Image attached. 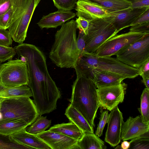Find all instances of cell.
I'll use <instances>...</instances> for the list:
<instances>
[{
    "label": "cell",
    "mask_w": 149,
    "mask_h": 149,
    "mask_svg": "<svg viewBox=\"0 0 149 149\" xmlns=\"http://www.w3.org/2000/svg\"><path fill=\"white\" fill-rule=\"evenodd\" d=\"M20 60L25 63L28 69V85L33 94V101L39 115L55 110L60 92L49 75L43 53L34 45L19 44L14 47Z\"/></svg>",
    "instance_id": "cell-1"
},
{
    "label": "cell",
    "mask_w": 149,
    "mask_h": 149,
    "mask_svg": "<svg viewBox=\"0 0 149 149\" xmlns=\"http://www.w3.org/2000/svg\"><path fill=\"white\" fill-rule=\"evenodd\" d=\"M77 29L75 20L72 19L62 25L56 33L49 56L57 66L75 68L81 54L77 45Z\"/></svg>",
    "instance_id": "cell-2"
},
{
    "label": "cell",
    "mask_w": 149,
    "mask_h": 149,
    "mask_svg": "<svg viewBox=\"0 0 149 149\" xmlns=\"http://www.w3.org/2000/svg\"><path fill=\"white\" fill-rule=\"evenodd\" d=\"M75 69L77 78L72 86V96L69 101L93 128L94 119L100 107L97 88L85 74Z\"/></svg>",
    "instance_id": "cell-3"
},
{
    "label": "cell",
    "mask_w": 149,
    "mask_h": 149,
    "mask_svg": "<svg viewBox=\"0 0 149 149\" xmlns=\"http://www.w3.org/2000/svg\"><path fill=\"white\" fill-rule=\"evenodd\" d=\"M75 68L84 74L93 70L109 71L125 79L134 78L139 75L138 68L126 64L116 58L100 56L85 51L80 55Z\"/></svg>",
    "instance_id": "cell-4"
},
{
    "label": "cell",
    "mask_w": 149,
    "mask_h": 149,
    "mask_svg": "<svg viewBox=\"0 0 149 149\" xmlns=\"http://www.w3.org/2000/svg\"><path fill=\"white\" fill-rule=\"evenodd\" d=\"M27 96H19L0 100V121L20 120L29 126L39 116L33 100Z\"/></svg>",
    "instance_id": "cell-5"
},
{
    "label": "cell",
    "mask_w": 149,
    "mask_h": 149,
    "mask_svg": "<svg viewBox=\"0 0 149 149\" xmlns=\"http://www.w3.org/2000/svg\"><path fill=\"white\" fill-rule=\"evenodd\" d=\"M41 0H14L8 29L13 40L23 43L34 11Z\"/></svg>",
    "instance_id": "cell-6"
},
{
    "label": "cell",
    "mask_w": 149,
    "mask_h": 149,
    "mask_svg": "<svg viewBox=\"0 0 149 149\" xmlns=\"http://www.w3.org/2000/svg\"><path fill=\"white\" fill-rule=\"evenodd\" d=\"M118 32L111 22V17L90 21L87 33L85 36V51L95 54L97 49Z\"/></svg>",
    "instance_id": "cell-7"
},
{
    "label": "cell",
    "mask_w": 149,
    "mask_h": 149,
    "mask_svg": "<svg viewBox=\"0 0 149 149\" xmlns=\"http://www.w3.org/2000/svg\"><path fill=\"white\" fill-rule=\"evenodd\" d=\"M29 82L27 65L21 60H10L0 65V85L15 87L28 85Z\"/></svg>",
    "instance_id": "cell-8"
},
{
    "label": "cell",
    "mask_w": 149,
    "mask_h": 149,
    "mask_svg": "<svg viewBox=\"0 0 149 149\" xmlns=\"http://www.w3.org/2000/svg\"><path fill=\"white\" fill-rule=\"evenodd\" d=\"M115 55L123 63L139 68L149 59V33L121 49Z\"/></svg>",
    "instance_id": "cell-9"
},
{
    "label": "cell",
    "mask_w": 149,
    "mask_h": 149,
    "mask_svg": "<svg viewBox=\"0 0 149 149\" xmlns=\"http://www.w3.org/2000/svg\"><path fill=\"white\" fill-rule=\"evenodd\" d=\"M146 34L130 31L120 34H116L102 44L95 54L102 57L115 55L119 50L141 39Z\"/></svg>",
    "instance_id": "cell-10"
},
{
    "label": "cell",
    "mask_w": 149,
    "mask_h": 149,
    "mask_svg": "<svg viewBox=\"0 0 149 149\" xmlns=\"http://www.w3.org/2000/svg\"><path fill=\"white\" fill-rule=\"evenodd\" d=\"M127 85L124 83L97 89L99 107L111 111L124 100Z\"/></svg>",
    "instance_id": "cell-11"
},
{
    "label": "cell",
    "mask_w": 149,
    "mask_h": 149,
    "mask_svg": "<svg viewBox=\"0 0 149 149\" xmlns=\"http://www.w3.org/2000/svg\"><path fill=\"white\" fill-rule=\"evenodd\" d=\"M107 122L105 141L114 147L121 140V131L123 122V114L118 106L110 111Z\"/></svg>",
    "instance_id": "cell-12"
},
{
    "label": "cell",
    "mask_w": 149,
    "mask_h": 149,
    "mask_svg": "<svg viewBox=\"0 0 149 149\" xmlns=\"http://www.w3.org/2000/svg\"><path fill=\"white\" fill-rule=\"evenodd\" d=\"M75 8L76 15L89 21L110 17L111 13L97 3L89 0H78Z\"/></svg>",
    "instance_id": "cell-13"
},
{
    "label": "cell",
    "mask_w": 149,
    "mask_h": 149,
    "mask_svg": "<svg viewBox=\"0 0 149 149\" xmlns=\"http://www.w3.org/2000/svg\"><path fill=\"white\" fill-rule=\"evenodd\" d=\"M36 135L51 149H77L78 140L60 133L48 130Z\"/></svg>",
    "instance_id": "cell-14"
},
{
    "label": "cell",
    "mask_w": 149,
    "mask_h": 149,
    "mask_svg": "<svg viewBox=\"0 0 149 149\" xmlns=\"http://www.w3.org/2000/svg\"><path fill=\"white\" fill-rule=\"evenodd\" d=\"M149 8H129L111 13V22L118 32L131 24Z\"/></svg>",
    "instance_id": "cell-15"
},
{
    "label": "cell",
    "mask_w": 149,
    "mask_h": 149,
    "mask_svg": "<svg viewBox=\"0 0 149 149\" xmlns=\"http://www.w3.org/2000/svg\"><path fill=\"white\" fill-rule=\"evenodd\" d=\"M149 131V124L143 123L140 116H130L123 122L121 128V139L127 141L138 137Z\"/></svg>",
    "instance_id": "cell-16"
},
{
    "label": "cell",
    "mask_w": 149,
    "mask_h": 149,
    "mask_svg": "<svg viewBox=\"0 0 149 149\" xmlns=\"http://www.w3.org/2000/svg\"><path fill=\"white\" fill-rule=\"evenodd\" d=\"M84 74L97 88L118 85L125 79L118 74L103 70H93Z\"/></svg>",
    "instance_id": "cell-17"
},
{
    "label": "cell",
    "mask_w": 149,
    "mask_h": 149,
    "mask_svg": "<svg viewBox=\"0 0 149 149\" xmlns=\"http://www.w3.org/2000/svg\"><path fill=\"white\" fill-rule=\"evenodd\" d=\"M76 13L71 10L65 11L58 10L55 12L43 16L37 23L41 29L56 28L62 26L67 21L73 18Z\"/></svg>",
    "instance_id": "cell-18"
},
{
    "label": "cell",
    "mask_w": 149,
    "mask_h": 149,
    "mask_svg": "<svg viewBox=\"0 0 149 149\" xmlns=\"http://www.w3.org/2000/svg\"><path fill=\"white\" fill-rule=\"evenodd\" d=\"M26 129L9 136L10 140L15 143L30 147L32 149H51L36 135L27 132Z\"/></svg>",
    "instance_id": "cell-19"
},
{
    "label": "cell",
    "mask_w": 149,
    "mask_h": 149,
    "mask_svg": "<svg viewBox=\"0 0 149 149\" xmlns=\"http://www.w3.org/2000/svg\"><path fill=\"white\" fill-rule=\"evenodd\" d=\"M65 114L70 122L75 124L84 133H94L93 128L82 114L70 104L66 108Z\"/></svg>",
    "instance_id": "cell-20"
},
{
    "label": "cell",
    "mask_w": 149,
    "mask_h": 149,
    "mask_svg": "<svg viewBox=\"0 0 149 149\" xmlns=\"http://www.w3.org/2000/svg\"><path fill=\"white\" fill-rule=\"evenodd\" d=\"M77 149H106L104 142L95 134L84 133L78 140Z\"/></svg>",
    "instance_id": "cell-21"
},
{
    "label": "cell",
    "mask_w": 149,
    "mask_h": 149,
    "mask_svg": "<svg viewBox=\"0 0 149 149\" xmlns=\"http://www.w3.org/2000/svg\"><path fill=\"white\" fill-rule=\"evenodd\" d=\"M33 96L30 88L27 85L8 87L0 85V100L19 96Z\"/></svg>",
    "instance_id": "cell-22"
},
{
    "label": "cell",
    "mask_w": 149,
    "mask_h": 149,
    "mask_svg": "<svg viewBox=\"0 0 149 149\" xmlns=\"http://www.w3.org/2000/svg\"><path fill=\"white\" fill-rule=\"evenodd\" d=\"M49 130L60 133L77 140L80 139L84 134L75 124L71 122L54 125Z\"/></svg>",
    "instance_id": "cell-23"
},
{
    "label": "cell",
    "mask_w": 149,
    "mask_h": 149,
    "mask_svg": "<svg viewBox=\"0 0 149 149\" xmlns=\"http://www.w3.org/2000/svg\"><path fill=\"white\" fill-rule=\"evenodd\" d=\"M29 125L20 120L7 121H0V134L10 136L26 129Z\"/></svg>",
    "instance_id": "cell-24"
},
{
    "label": "cell",
    "mask_w": 149,
    "mask_h": 149,
    "mask_svg": "<svg viewBox=\"0 0 149 149\" xmlns=\"http://www.w3.org/2000/svg\"><path fill=\"white\" fill-rule=\"evenodd\" d=\"M97 3L110 13L121 10L130 7V0H89Z\"/></svg>",
    "instance_id": "cell-25"
},
{
    "label": "cell",
    "mask_w": 149,
    "mask_h": 149,
    "mask_svg": "<svg viewBox=\"0 0 149 149\" xmlns=\"http://www.w3.org/2000/svg\"><path fill=\"white\" fill-rule=\"evenodd\" d=\"M51 123V120H48L46 116H39L35 121L29 127H27L26 131L31 134L36 135L45 131L49 127Z\"/></svg>",
    "instance_id": "cell-26"
},
{
    "label": "cell",
    "mask_w": 149,
    "mask_h": 149,
    "mask_svg": "<svg viewBox=\"0 0 149 149\" xmlns=\"http://www.w3.org/2000/svg\"><path fill=\"white\" fill-rule=\"evenodd\" d=\"M138 110L143 122L149 124V88L143 90L141 96L140 107Z\"/></svg>",
    "instance_id": "cell-27"
},
{
    "label": "cell",
    "mask_w": 149,
    "mask_h": 149,
    "mask_svg": "<svg viewBox=\"0 0 149 149\" xmlns=\"http://www.w3.org/2000/svg\"><path fill=\"white\" fill-rule=\"evenodd\" d=\"M131 140L129 148L149 149V131Z\"/></svg>",
    "instance_id": "cell-28"
},
{
    "label": "cell",
    "mask_w": 149,
    "mask_h": 149,
    "mask_svg": "<svg viewBox=\"0 0 149 149\" xmlns=\"http://www.w3.org/2000/svg\"><path fill=\"white\" fill-rule=\"evenodd\" d=\"M0 149H32L30 147L12 141L9 136L0 134Z\"/></svg>",
    "instance_id": "cell-29"
},
{
    "label": "cell",
    "mask_w": 149,
    "mask_h": 149,
    "mask_svg": "<svg viewBox=\"0 0 149 149\" xmlns=\"http://www.w3.org/2000/svg\"><path fill=\"white\" fill-rule=\"evenodd\" d=\"M54 6L59 10H71L74 7L77 0H52Z\"/></svg>",
    "instance_id": "cell-30"
},
{
    "label": "cell",
    "mask_w": 149,
    "mask_h": 149,
    "mask_svg": "<svg viewBox=\"0 0 149 149\" xmlns=\"http://www.w3.org/2000/svg\"><path fill=\"white\" fill-rule=\"evenodd\" d=\"M16 54L14 48L0 45V61L2 62L12 60Z\"/></svg>",
    "instance_id": "cell-31"
},
{
    "label": "cell",
    "mask_w": 149,
    "mask_h": 149,
    "mask_svg": "<svg viewBox=\"0 0 149 149\" xmlns=\"http://www.w3.org/2000/svg\"><path fill=\"white\" fill-rule=\"evenodd\" d=\"M109 115L107 110H102L101 111L99 122L95 133V135L99 137L101 136L102 134L104 127L108 122Z\"/></svg>",
    "instance_id": "cell-32"
},
{
    "label": "cell",
    "mask_w": 149,
    "mask_h": 149,
    "mask_svg": "<svg viewBox=\"0 0 149 149\" xmlns=\"http://www.w3.org/2000/svg\"><path fill=\"white\" fill-rule=\"evenodd\" d=\"M12 42V36L8 30L0 28V45L10 47Z\"/></svg>",
    "instance_id": "cell-33"
},
{
    "label": "cell",
    "mask_w": 149,
    "mask_h": 149,
    "mask_svg": "<svg viewBox=\"0 0 149 149\" xmlns=\"http://www.w3.org/2000/svg\"><path fill=\"white\" fill-rule=\"evenodd\" d=\"M13 10V6L6 12L0 16V28L5 29H8Z\"/></svg>",
    "instance_id": "cell-34"
},
{
    "label": "cell",
    "mask_w": 149,
    "mask_h": 149,
    "mask_svg": "<svg viewBox=\"0 0 149 149\" xmlns=\"http://www.w3.org/2000/svg\"><path fill=\"white\" fill-rule=\"evenodd\" d=\"M77 29L82 31L85 35L87 34L90 21L81 16L78 17L75 20Z\"/></svg>",
    "instance_id": "cell-35"
},
{
    "label": "cell",
    "mask_w": 149,
    "mask_h": 149,
    "mask_svg": "<svg viewBox=\"0 0 149 149\" xmlns=\"http://www.w3.org/2000/svg\"><path fill=\"white\" fill-rule=\"evenodd\" d=\"M130 31L146 34L149 33V22H145L131 26Z\"/></svg>",
    "instance_id": "cell-36"
},
{
    "label": "cell",
    "mask_w": 149,
    "mask_h": 149,
    "mask_svg": "<svg viewBox=\"0 0 149 149\" xmlns=\"http://www.w3.org/2000/svg\"><path fill=\"white\" fill-rule=\"evenodd\" d=\"M14 0H0V16L8 11L13 6Z\"/></svg>",
    "instance_id": "cell-37"
},
{
    "label": "cell",
    "mask_w": 149,
    "mask_h": 149,
    "mask_svg": "<svg viewBox=\"0 0 149 149\" xmlns=\"http://www.w3.org/2000/svg\"><path fill=\"white\" fill-rule=\"evenodd\" d=\"M85 36L84 33L82 31H79L78 37L77 38V48L81 54L84 51L85 48Z\"/></svg>",
    "instance_id": "cell-38"
},
{
    "label": "cell",
    "mask_w": 149,
    "mask_h": 149,
    "mask_svg": "<svg viewBox=\"0 0 149 149\" xmlns=\"http://www.w3.org/2000/svg\"><path fill=\"white\" fill-rule=\"evenodd\" d=\"M132 2L130 8H149V0H130Z\"/></svg>",
    "instance_id": "cell-39"
},
{
    "label": "cell",
    "mask_w": 149,
    "mask_h": 149,
    "mask_svg": "<svg viewBox=\"0 0 149 149\" xmlns=\"http://www.w3.org/2000/svg\"><path fill=\"white\" fill-rule=\"evenodd\" d=\"M139 75L142 77H149V59L139 68Z\"/></svg>",
    "instance_id": "cell-40"
},
{
    "label": "cell",
    "mask_w": 149,
    "mask_h": 149,
    "mask_svg": "<svg viewBox=\"0 0 149 149\" xmlns=\"http://www.w3.org/2000/svg\"><path fill=\"white\" fill-rule=\"evenodd\" d=\"M147 22H149V9L140 16L131 24V26Z\"/></svg>",
    "instance_id": "cell-41"
},
{
    "label": "cell",
    "mask_w": 149,
    "mask_h": 149,
    "mask_svg": "<svg viewBox=\"0 0 149 149\" xmlns=\"http://www.w3.org/2000/svg\"><path fill=\"white\" fill-rule=\"evenodd\" d=\"M130 146V142L127 141H123L120 146L121 149H129Z\"/></svg>",
    "instance_id": "cell-42"
},
{
    "label": "cell",
    "mask_w": 149,
    "mask_h": 149,
    "mask_svg": "<svg viewBox=\"0 0 149 149\" xmlns=\"http://www.w3.org/2000/svg\"><path fill=\"white\" fill-rule=\"evenodd\" d=\"M142 82L143 83L146 88H149V77H143Z\"/></svg>",
    "instance_id": "cell-43"
},
{
    "label": "cell",
    "mask_w": 149,
    "mask_h": 149,
    "mask_svg": "<svg viewBox=\"0 0 149 149\" xmlns=\"http://www.w3.org/2000/svg\"><path fill=\"white\" fill-rule=\"evenodd\" d=\"M115 149H121L120 146H118L116 147Z\"/></svg>",
    "instance_id": "cell-44"
},
{
    "label": "cell",
    "mask_w": 149,
    "mask_h": 149,
    "mask_svg": "<svg viewBox=\"0 0 149 149\" xmlns=\"http://www.w3.org/2000/svg\"><path fill=\"white\" fill-rule=\"evenodd\" d=\"M2 118V114L1 112L0 111V120Z\"/></svg>",
    "instance_id": "cell-45"
},
{
    "label": "cell",
    "mask_w": 149,
    "mask_h": 149,
    "mask_svg": "<svg viewBox=\"0 0 149 149\" xmlns=\"http://www.w3.org/2000/svg\"><path fill=\"white\" fill-rule=\"evenodd\" d=\"M2 62H1V61H0V65H1V63Z\"/></svg>",
    "instance_id": "cell-46"
}]
</instances>
